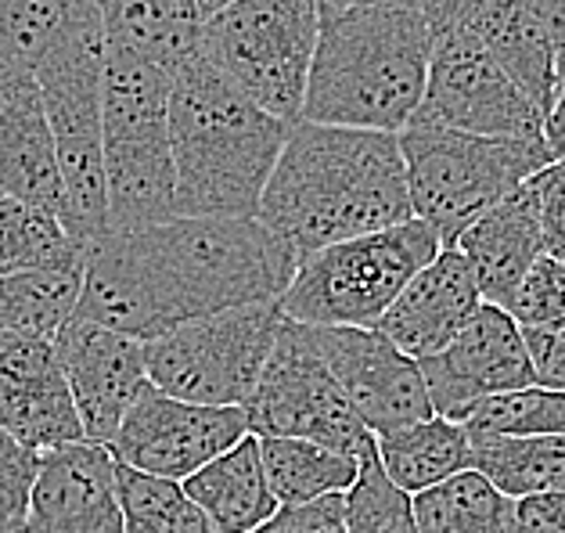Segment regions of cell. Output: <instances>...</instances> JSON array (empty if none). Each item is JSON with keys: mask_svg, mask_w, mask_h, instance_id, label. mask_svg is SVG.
Masks as SVG:
<instances>
[{"mask_svg": "<svg viewBox=\"0 0 565 533\" xmlns=\"http://www.w3.org/2000/svg\"><path fill=\"white\" fill-rule=\"evenodd\" d=\"M411 122L476 138L547 141L544 116L472 33L433 40L425 98Z\"/></svg>", "mask_w": 565, "mask_h": 533, "instance_id": "7c38bea8", "label": "cell"}, {"mask_svg": "<svg viewBox=\"0 0 565 533\" xmlns=\"http://www.w3.org/2000/svg\"><path fill=\"white\" fill-rule=\"evenodd\" d=\"M40 455L0 429V530L22 523L30 515V498L36 483Z\"/></svg>", "mask_w": 565, "mask_h": 533, "instance_id": "d590c367", "label": "cell"}, {"mask_svg": "<svg viewBox=\"0 0 565 533\" xmlns=\"http://www.w3.org/2000/svg\"><path fill=\"white\" fill-rule=\"evenodd\" d=\"M102 54L62 62L40 73L54 159H58L65 213L62 224L79 249L108 235L105 195V138H102Z\"/></svg>", "mask_w": 565, "mask_h": 533, "instance_id": "8fae6325", "label": "cell"}, {"mask_svg": "<svg viewBox=\"0 0 565 533\" xmlns=\"http://www.w3.org/2000/svg\"><path fill=\"white\" fill-rule=\"evenodd\" d=\"M292 122L274 119L195 54L170 79L177 216L253 221Z\"/></svg>", "mask_w": 565, "mask_h": 533, "instance_id": "3957f363", "label": "cell"}, {"mask_svg": "<svg viewBox=\"0 0 565 533\" xmlns=\"http://www.w3.org/2000/svg\"><path fill=\"white\" fill-rule=\"evenodd\" d=\"M317 30L313 0H234L202 22L199 54L264 113L299 122Z\"/></svg>", "mask_w": 565, "mask_h": 533, "instance_id": "ba28073f", "label": "cell"}, {"mask_svg": "<svg viewBox=\"0 0 565 533\" xmlns=\"http://www.w3.org/2000/svg\"><path fill=\"white\" fill-rule=\"evenodd\" d=\"M281 321L278 299L188 321L145 343L148 382L188 404L242 407L270 361Z\"/></svg>", "mask_w": 565, "mask_h": 533, "instance_id": "9c48e42d", "label": "cell"}, {"mask_svg": "<svg viewBox=\"0 0 565 533\" xmlns=\"http://www.w3.org/2000/svg\"><path fill=\"white\" fill-rule=\"evenodd\" d=\"M472 450L476 472L504 498L565 494V436H482Z\"/></svg>", "mask_w": 565, "mask_h": 533, "instance_id": "f1b7e54d", "label": "cell"}, {"mask_svg": "<svg viewBox=\"0 0 565 533\" xmlns=\"http://www.w3.org/2000/svg\"><path fill=\"white\" fill-rule=\"evenodd\" d=\"M0 533H47V530L40 526L36 519H30V515H25L22 523H11V526H4V530H0Z\"/></svg>", "mask_w": 565, "mask_h": 533, "instance_id": "bcb514c9", "label": "cell"}, {"mask_svg": "<svg viewBox=\"0 0 565 533\" xmlns=\"http://www.w3.org/2000/svg\"><path fill=\"white\" fill-rule=\"evenodd\" d=\"M242 412L256 440H310L353 458H364L375 447V436L313 350L307 328L288 318Z\"/></svg>", "mask_w": 565, "mask_h": 533, "instance_id": "30bf717a", "label": "cell"}, {"mask_svg": "<svg viewBox=\"0 0 565 533\" xmlns=\"http://www.w3.org/2000/svg\"><path fill=\"white\" fill-rule=\"evenodd\" d=\"M256 221L299 259L324 245L415 221L399 138L292 122Z\"/></svg>", "mask_w": 565, "mask_h": 533, "instance_id": "7a4b0ae2", "label": "cell"}, {"mask_svg": "<svg viewBox=\"0 0 565 533\" xmlns=\"http://www.w3.org/2000/svg\"><path fill=\"white\" fill-rule=\"evenodd\" d=\"M418 533H512V498L468 469L411 498Z\"/></svg>", "mask_w": 565, "mask_h": 533, "instance_id": "f546056e", "label": "cell"}, {"mask_svg": "<svg viewBox=\"0 0 565 533\" xmlns=\"http://www.w3.org/2000/svg\"><path fill=\"white\" fill-rule=\"evenodd\" d=\"M425 25H429L433 40L439 36H454V33H468L472 22L479 19V11L490 4V0H415Z\"/></svg>", "mask_w": 565, "mask_h": 533, "instance_id": "60d3db41", "label": "cell"}, {"mask_svg": "<svg viewBox=\"0 0 565 533\" xmlns=\"http://www.w3.org/2000/svg\"><path fill=\"white\" fill-rule=\"evenodd\" d=\"M536 386L565 393V321L544 328H522Z\"/></svg>", "mask_w": 565, "mask_h": 533, "instance_id": "f35d334b", "label": "cell"}, {"mask_svg": "<svg viewBox=\"0 0 565 533\" xmlns=\"http://www.w3.org/2000/svg\"><path fill=\"white\" fill-rule=\"evenodd\" d=\"M472 440L482 436H565V393L526 386L490 396L461 418Z\"/></svg>", "mask_w": 565, "mask_h": 533, "instance_id": "d6a6232c", "label": "cell"}, {"mask_svg": "<svg viewBox=\"0 0 565 533\" xmlns=\"http://www.w3.org/2000/svg\"><path fill=\"white\" fill-rule=\"evenodd\" d=\"M342 501H347V533H418L411 498L382 472L375 447L361 458V476Z\"/></svg>", "mask_w": 565, "mask_h": 533, "instance_id": "836d02e7", "label": "cell"}, {"mask_svg": "<svg viewBox=\"0 0 565 533\" xmlns=\"http://www.w3.org/2000/svg\"><path fill=\"white\" fill-rule=\"evenodd\" d=\"M0 429L36 455L84 440L54 343L0 347Z\"/></svg>", "mask_w": 565, "mask_h": 533, "instance_id": "d6986e66", "label": "cell"}, {"mask_svg": "<svg viewBox=\"0 0 565 533\" xmlns=\"http://www.w3.org/2000/svg\"><path fill=\"white\" fill-rule=\"evenodd\" d=\"M544 138H547V148L555 162L565 167V79H562V90H558V102L551 108V116L544 122Z\"/></svg>", "mask_w": 565, "mask_h": 533, "instance_id": "7bdbcfd3", "label": "cell"}, {"mask_svg": "<svg viewBox=\"0 0 565 533\" xmlns=\"http://www.w3.org/2000/svg\"><path fill=\"white\" fill-rule=\"evenodd\" d=\"M195 4V11H199V19L205 22V19H213V15H220L224 8H231L234 0H191Z\"/></svg>", "mask_w": 565, "mask_h": 533, "instance_id": "f6af8a7d", "label": "cell"}, {"mask_svg": "<svg viewBox=\"0 0 565 533\" xmlns=\"http://www.w3.org/2000/svg\"><path fill=\"white\" fill-rule=\"evenodd\" d=\"M536 199H541V242L544 256L565 267V167L555 162L533 177Z\"/></svg>", "mask_w": 565, "mask_h": 533, "instance_id": "8d00e7d4", "label": "cell"}, {"mask_svg": "<svg viewBox=\"0 0 565 533\" xmlns=\"http://www.w3.org/2000/svg\"><path fill=\"white\" fill-rule=\"evenodd\" d=\"M479 307L482 292L472 267L458 249H439L433 264L404 285L375 328L411 361H429L458 339Z\"/></svg>", "mask_w": 565, "mask_h": 533, "instance_id": "ffe728a7", "label": "cell"}, {"mask_svg": "<svg viewBox=\"0 0 565 533\" xmlns=\"http://www.w3.org/2000/svg\"><path fill=\"white\" fill-rule=\"evenodd\" d=\"M375 458L390 483L404 490L407 498L476 469L472 436L465 433L461 422H450L444 415L375 436Z\"/></svg>", "mask_w": 565, "mask_h": 533, "instance_id": "484cf974", "label": "cell"}, {"mask_svg": "<svg viewBox=\"0 0 565 533\" xmlns=\"http://www.w3.org/2000/svg\"><path fill=\"white\" fill-rule=\"evenodd\" d=\"M468 33L490 51V58L512 76V84L541 108V116L547 122L551 108L558 102L562 76H558L555 47H551L547 33L526 11V4L522 0H490Z\"/></svg>", "mask_w": 565, "mask_h": 533, "instance_id": "cb8c5ba5", "label": "cell"}, {"mask_svg": "<svg viewBox=\"0 0 565 533\" xmlns=\"http://www.w3.org/2000/svg\"><path fill=\"white\" fill-rule=\"evenodd\" d=\"M0 195L47 210L62 221V177L44 94L33 73L0 62Z\"/></svg>", "mask_w": 565, "mask_h": 533, "instance_id": "ac0fdd59", "label": "cell"}, {"mask_svg": "<svg viewBox=\"0 0 565 533\" xmlns=\"http://www.w3.org/2000/svg\"><path fill=\"white\" fill-rule=\"evenodd\" d=\"M302 328L371 436L436 415L418 361L396 350L379 328Z\"/></svg>", "mask_w": 565, "mask_h": 533, "instance_id": "5bb4252c", "label": "cell"}, {"mask_svg": "<svg viewBox=\"0 0 565 533\" xmlns=\"http://www.w3.org/2000/svg\"><path fill=\"white\" fill-rule=\"evenodd\" d=\"M342 498H321L310 504L278 509L253 533H347V501Z\"/></svg>", "mask_w": 565, "mask_h": 533, "instance_id": "74e56055", "label": "cell"}, {"mask_svg": "<svg viewBox=\"0 0 565 533\" xmlns=\"http://www.w3.org/2000/svg\"><path fill=\"white\" fill-rule=\"evenodd\" d=\"M259 458L281 509L342 498L361 476V458L310 440H259Z\"/></svg>", "mask_w": 565, "mask_h": 533, "instance_id": "83f0119b", "label": "cell"}, {"mask_svg": "<svg viewBox=\"0 0 565 533\" xmlns=\"http://www.w3.org/2000/svg\"><path fill=\"white\" fill-rule=\"evenodd\" d=\"M245 436L249 422L242 407H202L148 386L122 418L108 450L127 469L184 483Z\"/></svg>", "mask_w": 565, "mask_h": 533, "instance_id": "4fadbf2b", "label": "cell"}, {"mask_svg": "<svg viewBox=\"0 0 565 533\" xmlns=\"http://www.w3.org/2000/svg\"><path fill=\"white\" fill-rule=\"evenodd\" d=\"M79 281H84V267L0 278V347L54 343V335L76 313Z\"/></svg>", "mask_w": 565, "mask_h": 533, "instance_id": "4316f807", "label": "cell"}, {"mask_svg": "<svg viewBox=\"0 0 565 533\" xmlns=\"http://www.w3.org/2000/svg\"><path fill=\"white\" fill-rule=\"evenodd\" d=\"M522 4H526V11L547 33L551 47H555L558 76L565 79V0H522Z\"/></svg>", "mask_w": 565, "mask_h": 533, "instance_id": "b9f144b4", "label": "cell"}, {"mask_svg": "<svg viewBox=\"0 0 565 533\" xmlns=\"http://www.w3.org/2000/svg\"><path fill=\"white\" fill-rule=\"evenodd\" d=\"M84 267V249L47 210L0 195V278Z\"/></svg>", "mask_w": 565, "mask_h": 533, "instance_id": "4dcf8cb0", "label": "cell"}, {"mask_svg": "<svg viewBox=\"0 0 565 533\" xmlns=\"http://www.w3.org/2000/svg\"><path fill=\"white\" fill-rule=\"evenodd\" d=\"M454 249L472 267L482 303L504 310V303L519 289V281L544 256L541 199H536L533 181L519 184L512 195L482 213L472 227H465V235Z\"/></svg>", "mask_w": 565, "mask_h": 533, "instance_id": "44dd1931", "label": "cell"}, {"mask_svg": "<svg viewBox=\"0 0 565 533\" xmlns=\"http://www.w3.org/2000/svg\"><path fill=\"white\" fill-rule=\"evenodd\" d=\"M105 47L130 51L170 76L199 54L202 19L191 0H94Z\"/></svg>", "mask_w": 565, "mask_h": 533, "instance_id": "d4e9b609", "label": "cell"}, {"mask_svg": "<svg viewBox=\"0 0 565 533\" xmlns=\"http://www.w3.org/2000/svg\"><path fill=\"white\" fill-rule=\"evenodd\" d=\"M317 11H347V8H367V4H415V0H313Z\"/></svg>", "mask_w": 565, "mask_h": 533, "instance_id": "ee69618b", "label": "cell"}, {"mask_svg": "<svg viewBox=\"0 0 565 533\" xmlns=\"http://www.w3.org/2000/svg\"><path fill=\"white\" fill-rule=\"evenodd\" d=\"M170 79L167 70L130 51L105 47L102 138L108 235H134L177 216Z\"/></svg>", "mask_w": 565, "mask_h": 533, "instance_id": "5b68a950", "label": "cell"}, {"mask_svg": "<svg viewBox=\"0 0 565 533\" xmlns=\"http://www.w3.org/2000/svg\"><path fill=\"white\" fill-rule=\"evenodd\" d=\"M296 267L299 256L256 216H173L87 245L73 318L151 343L188 321L274 303Z\"/></svg>", "mask_w": 565, "mask_h": 533, "instance_id": "6da1fadb", "label": "cell"}, {"mask_svg": "<svg viewBox=\"0 0 565 533\" xmlns=\"http://www.w3.org/2000/svg\"><path fill=\"white\" fill-rule=\"evenodd\" d=\"M30 519L47 533H122L113 450L90 440L44 450Z\"/></svg>", "mask_w": 565, "mask_h": 533, "instance_id": "e0dca14e", "label": "cell"}, {"mask_svg": "<svg viewBox=\"0 0 565 533\" xmlns=\"http://www.w3.org/2000/svg\"><path fill=\"white\" fill-rule=\"evenodd\" d=\"M105 51V30L94 0H0V62L25 73Z\"/></svg>", "mask_w": 565, "mask_h": 533, "instance_id": "7402d4cb", "label": "cell"}, {"mask_svg": "<svg viewBox=\"0 0 565 533\" xmlns=\"http://www.w3.org/2000/svg\"><path fill=\"white\" fill-rule=\"evenodd\" d=\"M116 490L122 509V533H216L184 483L127 469L116 461Z\"/></svg>", "mask_w": 565, "mask_h": 533, "instance_id": "1f68e13d", "label": "cell"}, {"mask_svg": "<svg viewBox=\"0 0 565 533\" xmlns=\"http://www.w3.org/2000/svg\"><path fill=\"white\" fill-rule=\"evenodd\" d=\"M184 490L216 533H253L281 509L267 483L259 440L253 433L195 476H188Z\"/></svg>", "mask_w": 565, "mask_h": 533, "instance_id": "603a6c76", "label": "cell"}, {"mask_svg": "<svg viewBox=\"0 0 565 533\" xmlns=\"http://www.w3.org/2000/svg\"><path fill=\"white\" fill-rule=\"evenodd\" d=\"M433 33L418 4L321 11L307 79V122L399 134L425 98Z\"/></svg>", "mask_w": 565, "mask_h": 533, "instance_id": "277c9868", "label": "cell"}, {"mask_svg": "<svg viewBox=\"0 0 565 533\" xmlns=\"http://www.w3.org/2000/svg\"><path fill=\"white\" fill-rule=\"evenodd\" d=\"M512 533H565V494L512 501Z\"/></svg>", "mask_w": 565, "mask_h": 533, "instance_id": "ab89813d", "label": "cell"}, {"mask_svg": "<svg viewBox=\"0 0 565 533\" xmlns=\"http://www.w3.org/2000/svg\"><path fill=\"white\" fill-rule=\"evenodd\" d=\"M519 328H544L565 321V267L541 256L530 267V275L519 281V289L504 303Z\"/></svg>", "mask_w": 565, "mask_h": 533, "instance_id": "e575fe53", "label": "cell"}, {"mask_svg": "<svg viewBox=\"0 0 565 533\" xmlns=\"http://www.w3.org/2000/svg\"><path fill=\"white\" fill-rule=\"evenodd\" d=\"M396 138L407 170L411 213L436 231L444 249H454L465 227H472L519 184L555 167L547 141L476 138L425 122H411Z\"/></svg>", "mask_w": 565, "mask_h": 533, "instance_id": "8992f818", "label": "cell"}, {"mask_svg": "<svg viewBox=\"0 0 565 533\" xmlns=\"http://www.w3.org/2000/svg\"><path fill=\"white\" fill-rule=\"evenodd\" d=\"M54 358L73 393L84 440L108 447L122 418L151 382L145 367V343L90 321H68L54 335Z\"/></svg>", "mask_w": 565, "mask_h": 533, "instance_id": "2e32d148", "label": "cell"}, {"mask_svg": "<svg viewBox=\"0 0 565 533\" xmlns=\"http://www.w3.org/2000/svg\"><path fill=\"white\" fill-rule=\"evenodd\" d=\"M429 390L433 412L450 422H461L476 404L490 396L536 386L533 364L522 328L512 313L482 303L458 339L429 361H418Z\"/></svg>", "mask_w": 565, "mask_h": 533, "instance_id": "9a60e30c", "label": "cell"}, {"mask_svg": "<svg viewBox=\"0 0 565 533\" xmlns=\"http://www.w3.org/2000/svg\"><path fill=\"white\" fill-rule=\"evenodd\" d=\"M444 249L422 221L324 245L299 259L278 307L310 328H375L404 285Z\"/></svg>", "mask_w": 565, "mask_h": 533, "instance_id": "52a82bcc", "label": "cell"}]
</instances>
